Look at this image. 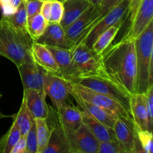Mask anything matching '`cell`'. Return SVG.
Instances as JSON below:
<instances>
[{
    "mask_svg": "<svg viewBox=\"0 0 153 153\" xmlns=\"http://www.w3.org/2000/svg\"><path fill=\"white\" fill-rule=\"evenodd\" d=\"M106 76L130 95L136 92L137 60L134 40H123L109 46L100 55Z\"/></svg>",
    "mask_w": 153,
    "mask_h": 153,
    "instance_id": "1",
    "label": "cell"
},
{
    "mask_svg": "<svg viewBox=\"0 0 153 153\" xmlns=\"http://www.w3.org/2000/svg\"><path fill=\"white\" fill-rule=\"evenodd\" d=\"M34 40L18 32L10 22L0 19V55L4 56L16 65L32 62L31 46Z\"/></svg>",
    "mask_w": 153,
    "mask_h": 153,
    "instance_id": "2",
    "label": "cell"
},
{
    "mask_svg": "<svg viewBox=\"0 0 153 153\" xmlns=\"http://www.w3.org/2000/svg\"><path fill=\"white\" fill-rule=\"evenodd\" d=\"M137 60L136 92L145 94L153 85V21L135 39Z\"/></svg>",
    "mask_w": 153,
    "mask_h": 153,
    "instance_id": "3",
    "label": "cell"
},
{
    "mask_svg": "<svg viewBox=\"0 0 153 153\" xmlns=\"http://www.w3.org/2000/svg\"><path fill=\"white\" fill-rule=\"evenodd\" d=\"M70 92L71 96H76L84 101L99 106L113 114L117 118H122L134 126L130 112L116 100L73 82H70Z\"/></svg>",
    "mask_w": 153,
    "mask_h": 153,
    "instance_id": "4",
    "label": "cell"
},
{
    "mask_svg": "<svg viewBox=\"0 0 153 153\" xmlns=\"http://www.w3.org/2000/svg\"><path fill=\"white\" fill-rule=\"evenodd\" d=\"M73 83L82 85L95 92L116 100L130 112L131 95L123 89L120 85L109 79L105 73L79 78Z\"/></svg>",
    "mask_w": 153,
    "mask_h": 153,
    "instance_id": "5",
    "label": "cell"
},
{
    "mask_svg": "<svg viewBox=\"0 0 153 153\" xmlns=\"http://www.w3.org/2000/svg\"><path fill=\"white\" fill-rule=\"evenodd\" d=\"M130 0H120L117 5L111 9L85 34L79 44H83L91 49L93 43L102 31L116 24L124 23L129 16Z\"/></svg>",
    "mask_w": 153,
    "mask_h": 153,
    "instance_id": "6",
    "label": "cell"
},
{
    "mask_svg": "<svg viewBox=\"0 0 153 153\" xmlns=\"http://www.w3.org/2000/svg\"><path fill=\"white\" fill-rule=\"evenodd\" d=\"M72 65L76 79L95 74L105 73L101 67L100 55H97L83 44L72 48Z\"/></svg>",
    "mask_w": 153,
    "mask_h": 153,
    "instance_id": "7",
    "label": "cell"
},
{
    "mask_svg": "<svg viewBox=\"0 0 153 153\" xmlns=\"http://www.w3.org/2000/svg\"><path fill=\"white\" fill-rule=\"evenodd\" d=\"M101 18L100 5L91 4L79 18L64 29L69 49L78 44Z\"/></svg>",
    "mask_w": 153,
    "mask_h": 153,
    "instance_id": "8",
    "label": "cell"
},
{
    "mask_svg": "<svg viewBox=\"0 0 153 153\" xmlns=\"http://www.w3.org/2000/svg\"><path fill=\"white\" fill-rule=\"evenodd\" d=\"M43 91L50 98L55 110L69 102L70 82L59 75L44 71Z\"/></svg>",
    "mask_w": 153,
    "mask_h": 153,
    "instance_id": "9",
    "label": "cell"
},
{
    "mask_svg": "<svg viewBox=\"0 0 153 153\" xmlns=\"http://www.w3.org/2000/svg\"><path fill=\"white\" fill-rule=\"evenodd\" d=\"M153 21V0H139L131 14V24L123 40H135Z\"/></svg>",
    "mask_w": 153,
    "mask_h": 153,
    "instance_id": "10",
    "label": "cell"
},
{
    "mask_svg": "<svg viewBox=\"0 0 153 153\" xmlns=\"http://www.w3.org/2000/svg\"><path fill=\"white\" fill-rule=\"evenodd\" d=\"M71 153H97L99 143L85 123L75 131L66 133Z\"/></svg>",
    "mask_w": 153,
    "mask_h": 153,
    "instance_id": "11",
    "label": "cell"
},
{
    "mask_svg": "<svg viewBox=\"0 0 153 153\" xmlns=\"http://www.w3.org/2000/svg\"><path fill=\"white\" fill-rule=\"evenodd\" d=\"M113 131L116 140L125 153H143L132 124L122 118H117Z\"/></svg>",
    "mask_w": 153,
    "mask_h": 153,
    "instance_id": "12",
    "label": "cell"
},
{
    "mask_svg": "<svg viewBox=\"0 0 153 153\" xmlns=\"http://www.w3.org/2000/svg\"><path fill=\"white\" fill-rule=\"evenodd\" d=\"M130 114L135 130H148L152 131L146 105L144 94L134 93L130 98Z\"/></svg>",
    "mask_w": 153,
    "mask_h": 153,
    "instance_id": "13",
    "label": "cell"
},
{
    "mask_svg": "<svg viewBox=\"0 0 153 153\" xmlns=\"http://www.w3.org/2000/svg\"><path fill=\"white\" fill-rule=\"evenodd\" d=\"M46 97L44 91L23 89L22 100L34 119H47L49 117V109L46 103Z\"/></svg>",
    "mask_w": 153,
    "mask_h": 153,
    "instance_id": "14",
    "label": "cell"
},
{
    "mask_svg": "<svg viewBox=\"0 0 153 153\" xmlns=\"http://www.w3.org/2000/svg\"><path fill=\"white\" fill-rule=\"evenodd\" d=\"M23 89L43 91L44 71L34 61L27 62L17 66Z\"/></svg>",
    "mask_w": 153,
    "mask_h": 153,
    "instance_id": "15",
    "label": "cell"
},
{
    "mask_svg": "<svg viewBox=\"0 0 153 153\" xmlns=\"http://www.w3.org/2000/svg\"><path fill=\"white\" fill-rule=\"evenodd\" d=\"M59 124L66 133L77 130L83 123V115L80 108L66 103L56 109Z\"/></svg>",
    "mask_w": 153,
    "mask_h": 153,
    "instance_id": "16",
    "label": "cell"
},
{
    "mask_svg": "<svg viewBox=\"0 0 153 153\" xmlns=\"http://www.w3.org/2000/svg\"><path fill=\"white\" fill-rule=\"evenodd\" d=\"M31 56L33 61L43 70L61 76L55 58L46 46L37 41L33 42L31 46Z\"/></svg>",
    "mask_w": 153,
    "mask_h": 153,
    "instance_id": "17",
    "label": "cell"
},
{
    "mask_svg": "<svg viewBox=\"0 0 153 153\" xmlns=\"http://www.w3.org/2000/svg\"><path fill=\"white\" fill-rule=\"evenodd\" d=\"M46 46L55 58L61 76L70 82H73L76 79V75L72 65V49L58 46Z\"/></svg>",
    "mask_w": 153,
    "mask_h": 153,
    "instance_id": "18",
    "label": "cell"
},
{
    "mask_svg": "<svg viewBox=\"0 0 153 153\" xmlns=\"http://www.w3.org/2000/svg\"><path fill=\"white\" fill-rule=\"evenodd\" d=\"M42 153H71L67 134L59 123L55 124L49 131L47 145Z\"/></svg>",
    "mask_w": 153,
    "mask_h": 153,
    "instance_id": "19",
    "label": "cell"
},
{
    "mask_svg": "<svg viewBox=\"0 0 153 153\" xmlns=\"http://www.w3.org/2000/svg\"><path fill=\"white\" fill-rule=\"evenodd\" d=\"M35 41L46 46L68 48L65 31L60 23L49 22L44 33Z\"/></svg>",
    "mask_w": 153,
    "mask_h": 153,
    "instance_id": "20",
    "label": "cell"
},
{
    "mask_svg": "<svg viewBox=\"0 0 153 153\" xmlns=\"http://www.w3.org/2000/svg\"><path fill=\"white\" fill-rule=\"evenodd\" d=\"M91 5V4L88 0H67L64 1V13L60 22L62 28L65 29Z\"/></svg>",
    "mask_w": 153,
    "mask_h": 153,
    "instance_id": "21",
    "label": "cell"
},
{
    "mask_svg": "<svg viewBox=\"0 0 153 153\" xmlns=\"http://www.w3.org/2000/svg\"><path fill=\"white\" fill-rule=\"evenodd\" d=\"M73 97L76 100V102H77L78 105L80 108L81 110L88 112L97 120L113 129L114 124L115 121L117 118L115 115H114L113 114L108 111L105 110V109L99 107V106L91 104L88 102L84 101L83 100L76 97V96H73Z\"/></svg>",
    "mask_w": 153,
    "mask_h": 153,
    "instance_id": "22",
    "label": "cell"
},
{
    "mask_svg": "<svg viewBox=\"0 0 153 153\" xmlns=\"http://www.w3.org/2000/svg\"><path fill=\"white\" fill-rule=\"evenodd\" d=\"M82 111V115H83V123L88 126L92 134L99 142L116 140L112 128H109L108 126L97 120L88 112L84 111Z\"/></svg>",
    "mask_w": 153,
    "mask_h": 153,
    "instance_id": "23",
    "label": "cell"
},
{
    "mask_svg": "<svg viewBox=\"0 0 153 153\" xmlns=\"http://www.w3.org/2000/svg\"><path fill=\"white\" fill-rule=\"evenodd\" d=\"M123 23H119L111 26L98 36L91 46V50L97 55H100L113 42Z\"/></svg>",
    "mask_w": 153,
    "mask_h": 153,
    "instance_id": "24",
    "label": "cell"
},
{
    "mask_svg": "<svg viewBox=\"0 0 153 153\" xmlns=\"http://www.w3.org/2000/svg\"><path fill=\"white\" fill-rule=\"evenodd\" d=\"M2 17L5 18L18 32L28 38H31L28 31V16L24 0L13 14L6 16H2Z\"/></svg>",
    "mask_w": 153,
    "mask_h": 153,
    "instance_id": "25",
    "label": "cell"
},
{
    "mask_svg": "<svg viewBox=\"0 0 153 153\" xmlns=\"http://www.w3.org/2000/svg\"><path fill=\"white\" fill-rule=\"evenodd\" d=\"M12 117H13V121H15L16 123L17 124L21 134L22 136L26 135L27 133L29 131L30 128H31V125H32L33 122H34V119L28 111V109L27 108L23 100H22V103H21L20 108H19L17 114L13 115Z\"/></svg>",
    "mask_w": 153,
    "mask_h": 153,
    "instance_id": "26",
    "label": "cell"
},
{
    "mask_svg": "<svg viewBox=\"0 0 153 153\" xmlns=\"http://www.w3.org/2000/svg\"><path fill=\"white\" fill-rule=\"evenodd\" d=\"M22 136L19 128L13 121L8 131L0 138V152L10 153V151Z\"/></svg>",
    "mask_w": 153,
    "mask_h": 153,
    "instance_id": "27",
    "label": "cell"
},
{
    "mask_svg": "<svg viewBox=\"0 0 153 153\" xmlns=\"http://www.w3.org/2000/svg\"><path fill=\"white\" fill-rule=\"evenodd\" d=\"M49 22L40 13L28 18V31L34 41L44 33Z\"/></svg>",
    "mask_w": 153,
    "mask_h": 153,
    "instance_id": "28",
    "label": "cell"
},
{
    "mask_svg": "<svg viewBox=\"0 0 153 153\" xmlns=\"http://www.w3.org/2000/svg\"><path fill=\"white\" fill-rule=\"evenodd\" d=\"M36 126V132L37 137V153H42L47 145L49 137V127L47 119L36 118L34 119Z\"/></svg>",
    "mask_w": 153,
    "mask_h": 153,
    "instance_id": "29",
    "label": "cell"
},
{
    "mask_svg": "<svg viewBox=\"0 0 153 153\" xmlns=\"http://www.w3.org/2000/svg\"><path fill=\"white\" fill-rule=\"evenodd\" d=\"M135 132L143 153H152V131L148 130H135Z\"/></svg>",
    "mask_w": 153,
    "mask_h": 153,
    "instance_id": "30",
    "label": "cell"
},
{
    "mask_svg": "<svg viewBox=\"0 0 153 153\" xmlns=\"http://www.w3.org/2000/svg\"><path fill=\"white\" fill-rule=\"evenodd\" d=\"M26 153H37V137L36 132L35 122H33L29 131L25 135Z\"/></svg>",
    "mask_w": 153,
    "mask_h": 153,
    "instance_id": "31",
    "label": "cell"
},
{
    "mask_svg": "<svg viewBox=\"0 0 153 153\" xmlns=\"http://www.w3.org/2000/svg\"><path fill=\"white\" fill-rule=\"evenodd\" d=\"M64 13V6L63 3L58 0H51L50 17L49 22L60 23Z\"/></svg>",
    "mask_w": 153,
    "mask_h": 153,
    "instance_id": "32",
    "label": "cell"
},
{
    "mask_svg": "<svg viewBox=\"0 0 153 153\" xmlns=\"http://www.w3.org/2000/svg\"><path fill=\"white\" fill-rule=\"evenodd\" d=\"M97 153H125L117 140L100 142Z\"/></svg>",
    "mask_w": 153,
    "mask_h": 153,
    "instance_id": "33",
    "label": "cell"
},
{
    "mask_svg": "<svg viewBox=\"0 0 153 153\" xmlns=\"http://www.w3.org/2000/svg\"><path fill=\"white\" fill-rule=\"evenodd\" d=\"M22 1L23 0H0V8L2 12V16L13 14Z\"/></svg>",
    "mask_w": 153,
    "mask_h": 153,
    "instance_id": "34",
    "label": "cell"
},
{
    "mask_svg": "<svg viewBox=\"0 0 153 153\" xmlns=\"http://www.w3.org/2000/svg\"><path fill=\"white\" fill-rule=\"evenodd\" d=\"M25 7L26 10L27 16L31 17L37 13H40L43 1L41 0H24Z\"/></svg>",
    "mask_w": 153,
    "mask_h": 153,
    "instance_id": "35",
    "label": "cell"
},
{
    "mask_svg": "<svg viewBox=\"0 0 153 153\" xmlns=\"http://www.w3.org/2000/svg\"><path fill=\"white\" fill-rule=\"evenodd\" d=\"M144 94L149 122L153 126V85L148 88Z\"/></svg>",
    "mask_w": 153,
    "mask_h": 153,
    "instance_id": "36",
    "label": "cell"
},
{
    "mask_svg": "<svg viewBox=\"0 0 153 153\" xmlns=\"http://www.w3.org/2000/svg\"><path fill=\"white\" fill-rule=\"evenodd\" d=\"M120 1V0H102L101 3L100 4L101 17H102L111 9H112L115 5H117Z\"/></svg>",
    "mask_w": 153,
    "mask_h": 153,
    "instance_id": "37",
    "label": "cell"
},
{
    "mask_svg": "<svg viewBox=\"0 0 153 153\" xmlns=\"http://www.w3.org/2000/svg\"><path fill=\"white\" fill-rule=\"evenodd\" d=\"M10 153H26V141H25V136H21L20 138L15 144L13 149L10 151Z\"/></svg>",
    "mask_w": 153,
    "mask_h": 153,
    "instance_id": "38",
    "label": "cell"
},
{
    "mask_svg": "<svg viewBox=\"0 0 153 153\" xmlns=\"http://www.w3.org/2000/svg\"><path fill=\"white\" fill-rule=\"evenodd\" d=\"M50 9H51V0H45L43 1L40 13L43 15V17L49 22L50 17Z\"/></svg>",
    "mask_w": 153,
    "mask_h": 153,
    "instance_id": "39",
    "label": "cell"
},
{
    "mask_svg": "<svg viewBox=\"0 0 153 153\" xmlns=\"http://www.w3.org/2000/svg\"><path fill=\"white\" fill-rule=\"evenodd\" d=\"M139 0H130V6H129V14H131L134 9L136 8L138 3Z\"/></svg>",
    "mask_w": 153,
    "mask_h": 153,
    "instance_id": "40",
    "label": "cell"
},
{
    "mask_svg": "<svg viewBox=\"0 0 153 153\" xmlns=\"http://www.w3.org/2000/svg\"><path fill=\"white\" fill-rule=\"evenodd\" d=\"M88 1H89L90 3H91V4H93V5L97 6V5H100L102 0H88Z\"/></svg>",
    "mask_w": 153,
    "mask_h": 153,
    "instance_id": "41",
    "label": "cell"
},
{
    "mask_svg": "<svg viewBox=\"0 0 153 153\" xmlns=\"http://www.w3.org/2000/svg\"><path fill=\"white\" fill-rule=\"evenodd\" d=\"M4 117H9V116H6V115H4L1 111H0V120L2 119V118Z\"/></svg>",
    "mask_w": 153,
    "mask_h": 153,
    "instance_id": "42",
    "label": "cell"
},
{
    "mask_svg": "<svg viewBox=\"0 0 153 153\" xmlns=\"http://www.w3.org/2000/svg\"><path fill=\"white\" fill-rule=\"evenodd\" d=\"M58 1H61V2H64V1H67V0H58Z\"/></svg>",
    "mask_w": 153,
    "mask_h": 153,
    "instance_id": "43",
    "label": "cell"
},
{
    "mask_svg": "<svg viewBox=\"0 0 153 153\" xmlns=\"http://www.w3.org/2000/svg\"><path fill=\"white\" fill-rule=\"evenodd\" d=\"M1 97V93H0V97Z\"/></svg>",
    "mask_w": 153,
    "mask_h": 153,
    "instance_id": "44",
    "label": "cell"
},
{
    "mask_svg": "<svg viewBox=\"0 0 153 153\" xmlns=\"http://www.w3.org/2000/svg\"><path fill=\"white\" fill-rule=\"evenodd\" d=\"M41 1H45V0H41Z\"/></svg>",
    "mask_w": 153,
    "mask_h": 153,
    "instance_id": "45",
    "label": "cell"
}]
</instances>
